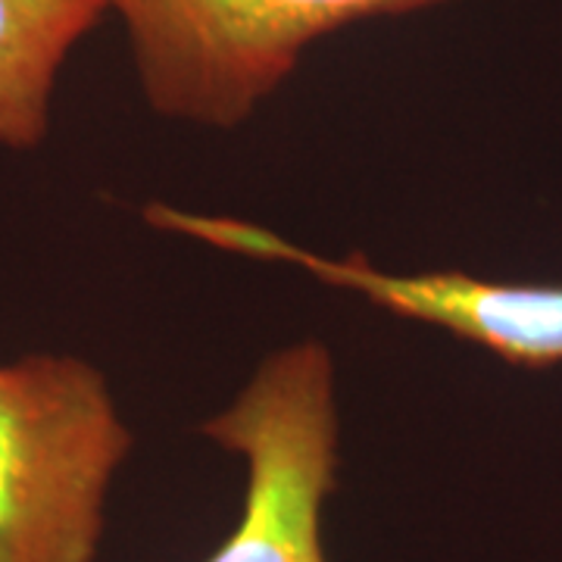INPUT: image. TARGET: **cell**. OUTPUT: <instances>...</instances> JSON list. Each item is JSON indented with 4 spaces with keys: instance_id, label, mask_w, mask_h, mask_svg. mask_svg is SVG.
Listing matches in <instances>:
<instances>
[{
    "instance_id": "cell-3",
    "label": "cell",
    "mask_w": 562,
    "mask_h": 562,
    "mask_svg": "<svg viewBox=\"0 0 562 562\" xmlns=\"http://www.w3.org/2000/svg\"><path fill=\"white\" fill-rule=\"evenodd\" d=\"M201 435L247 462L232 538L206 562H328L322 506L338 472L335 362L319 341L269 353L241 394Z\"/></svg>"
},
{
    "instance_id": "cell-1",
    "label": "cell",
    "mask_w": 562,
    "mask_h": 562,
    "mask_svg": "<svg viewBox=\"0 0 562 562\" xmlns=\"http://www.w3.org/2000/svg\"><path fill=\"white\" fill-rule=\"evenodd\" d=\"M132 450L101 369L69 353L0 366V562H94Z\"/></svg>"
},
{
    "instance_id": "cell-5",
    "label": "cell",
    "mask_w": 562,
    "mask_h": 562,
    "mask_svg": "<svg viewBox=\"0 0 562 562\" xmlns=\"http://www.w3.org/2000/svg\"><path fill=\"white\" fill-rule=\"evenodd\" d=\"M110 0H0V144L35 150L50 128L63 63Z\"/></svg>"
},
{
    "instance_id": "cell-4",
    "label": "cell",
    "mask_w": 562,
    "mask_h": 562,
    "mask_svg": "<svg viewBox=\"0 0 562 562\" xmlns=\"http://www.w3.org/2000/svg\"><path fill=\"white\" fill-rule=\"evenodd\" d=\"M144 220L154 228L254 260L301 266L313 279L357 291L369 303L403 319L438 325L516 366L562 362V284H506L465 272H384L362 254L319 257L269 228L232 216H203L166 203H150Z\"/></svg>"
},
{
    "instance_id": "cell-2",
    "label": "cell",
    "mask_w": 562,
    "mask_h": 562,
    "mask_svg": "<svg viewBox=\"0 0 562 562\" xmlns=\"http://www.w3.org/2000/svg\"><path fill=\"white\" fill-rule=\"evenodd\" d=\"M443 0H110L140 91L166 120L235 128L272 98L310 44Z\"/></svg>"
}]
</instances>
